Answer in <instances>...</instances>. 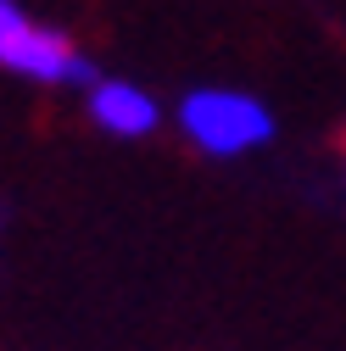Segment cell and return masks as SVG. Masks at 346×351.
Masks as SVG:
<instances>
[{"label": "cell", "mask_w": 346, "mask_h": 351, "mask_svg": "<svg viewBox=\"0 0 346 351\" xmlns=\"http://www.w3.org/2000/svg\"><path fill=\"white\" fill-rule=\"evenodd\" d=\"M84 95V117H90L106 140H151L157 128H162V101L146 90V84L135 78H117V73H95L90 90H78Z\"/></svg>", "instance_id": "3957f363"}, {"label": "cell", "mask_w": 346, "mask_h": 351, "mask_svg": "<svg viewBox=\"0 0 346 351\" xmlns=\"http://www.w3.org/2000/svg\"><path fill=\"white\" fill-rule=\"evenodd\" d=\"M341 162H346V151H341Z\"/></svg>", "instance_id": "277c9868"}, {"label": "cell", "mask_w": 346, "mask_h": 351, "mask_svg": "<svg viewBox=\"0 0 346 351\" xmlns=\"http://www.w3.org/2000/svg\"><path fill=\"white\" fill-rule=\"evenodd\" d=\"M173 128L179 140L212 162H240L268 151L279 134V117L263 95L235 90V84H196L173 101Z\"/></svg>", "instance_id": "6da1fadb"}, {"label": "cell", "mask_w": 346, "mask_h": 351, "mask_svg": "<svg viewBox=\"0 0 346 351\" xmlns=\"http://www.w3.org/2000/svg\"><path fill=\"white\" fill-rule=\"evenodd\" d=\"M0 73L39 90H90L101 67L73 34L39 23L23 0H0Z\"/></svg>", "instance_id": "7a4b0ae2"}]
</instances>
